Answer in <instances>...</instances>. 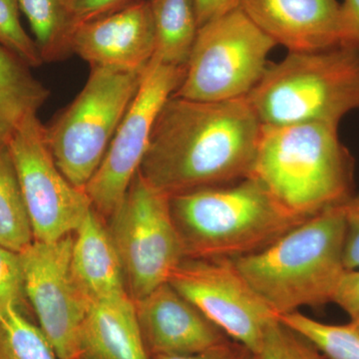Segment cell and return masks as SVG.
<instances>
[{
	"instance_id": "obj_9",
	"label": "cell",
	"mask_w": 359,
	"mask_h": 359,
	"mask_svg": "<svg viewBox=\"0 0 359 359\" xmlns=\"http://www.w3.org/2000/svg\"><path fill=\"white\" fill-rule=\"evenodd\" d=\"M186 66L163 65L152 59L144 72L100 166L84 192L105 218L121 204L147 152L151 134L161 110L185 77Z\"/></svg>"
},
{
	"instance_id": "obj_31",
	"label": "cell",
	"mask_w": 359,
	"mask_h": 359,
	"mask_svg": "<svg viewBox=\"0 0 359 359\" xmlns=\"http://www.w3.org/2000/svg\"><path fill=\"white\" fill-rule=\"evenodd\" d=\"M245 347L236 341L224 342L202 353L192 354H173V355H153L151 359H238Z\"/></svg>"
},
{
	"instance_id": "obj_24",
	"label": "cell",
	"mask_w": 359,
	"mask_h": 359,
	"mask_svg": "<svg viewBox=\"0 0 359 359\" xmlns=\"http://www.w3.org/2000/svg\"><path fill=\"white\" fill-rule=\"evenodd\" d=\"M18 0H0V46L29 66L43 63L34 39L21 25Z\"/></svg>"
},
{
	"instance_id": "obj_20",
	"label": "cell",
	"mask_w": 359,
	"mask_h": 359,
	"mask_svg": "<svg viewBox=\"0 0 359 359\" xmlns=\"http://www.w3.org/2000/svg\"><path fill=\"white\" fill-rule=\"evenodd\" d=\"M18 4L32 27L43 63L61 61L73 53L76 25L62 0H18Z\"/></svg>"
},
{
	"instance_id": "obj_15",
	"label": "cell",
	"mask_w": 359,
	"mask_h": 359,
	"mask_svg": "<svg viewBox=\"0 0 359 359\" xmlns=\"http://www.w3.org/2000/svg\"><path fill=\"white\" fill-rule=\"evenodd\" d=\"M240 7L289 52L325 50L341 43L337 0H242Z\"/></svg>"
},
{
	"instance_id": "obj_10",
	"label": "cell",
	"mask_w": 359,
	"mask_h": 359,
	"mask_svg": "<svg viewBox=\"0 0 359 359\" xmlns=\"http://www.w3.org/2000/svg\"><path fill=\"white\" fill-rule=\"evenodd\" d=\"M6 143L34 241L53 242L74 233L93 205L55 164L39 115L27 116Z\"/></svg>"
},
{
	"instance_id": "obj_29",
	"label": "cell",
	"mask_w": 359,
	"mask_h": 359,
	"mask_svg": "<svg viewBox=\"0 0 359 359\" xmlns=\"http://www.w3.org/2000/svg\"><path fill=\"white\" fill-rule=\"evenodd\" d=\"M341 43L359 53V0H344L340 4Z\"/></svg>"
},
{
	"instance_id": "obj_27",
	"label": "cell",
	"mask_w": 359,
	"mask_h": 359,
	"mask_svg": "<svg viewBox=\"0 0 359 359\" xmlns=\"http://www.w3.org/2000/svg\"><path fill=\"white\" fill-rule=\"evenodd\" d=\"M62 1L77 27L78 25L114 13L139 0H62Z\"/></svg>"
},
{
	"instance_id": "obj_23",
	"label": "cell",
	"mask_w": 359,
	"mask_h": 359,
	"mask_svg": "<svg viewBox=\"0 0 359 359\" xmlns=\"http://www.w3.org/2000/svg\"><path fill=\"white\" fill-rule=\"evenodd\" d=\"M0 359H59L39 327L20 311L0 321Z\"/></svg>"
},
{
	"instance_id": "obj_12",
	"label": "cell",
	"mask_w": 359,
	"mask_h": 359,
	"mask_svg": "<svg viewBox=\"0 0 359 359\" xmlns=\"http://www.w3.org/2000/svg\"><path fill=\"white\" fill-rule=\"evenodd\" d=\"M168 283L229 339L254 353H259L266 330L280 318L233 259L186 257Z\"/></svg>"
},
{
	"instance_id": "obj_18",
	"label": "cell",
	"mask_w": 359,
	"mask_h": 359,
	"mask_svg": "<svg viewBox=\"0 0 359 359\" xmlns=\"http://www.w3.org/2000/svg\"><path fill=\"white\" fill-rule=\"evenodd\" d=\"M49 90L26 65L0 46V139L8 140L27 116L37 114Z\"/></svg>"
},
{
	"instance_id": "obj_2",
	"label": "cell",
	"mask_w": 359,
	"mask_h": 359,
	"mask_svg": "<svg viewBox=\"0 0 359 359\" xmlns=\"http://www.w3.org/2000/svg\"><path fill=\"white\" fill-rule=\"evenodd\" d=\"M250 177L302 219L344 205L354 195L353 157L335 125H263Z\"/></svg>"
},
{
	"instance_id": "obj_7",
	"label": "cell",
	"mask_w": 359,
	"mask_h": 359,
	"mask_svg": "<svg viewBox=\"0 0 359 359\" xmlns=\"http://www.w3.org/2000/svg\"><path fill=\"white\" fill-rule=\"evenodd\" d=\"M276 45L241 7L199 27L174 96L191 100H233L247 97L263 78Z\"/></svg>"
},
{
	"instance_id": "obj_5",
	"label": "cell",
	"mask_w": 359,
	"mask_h": 359,
	"mask_svg": "<svg viewBox=\"0 0 359 359\" xmlns=\"http://www.w3.org/2000/svg\"><path fill=\"white\" fill-rule=\"evenodd\" d=\"M266 126L323 123L339 126L359 110V53L348 47L289 52L269 65L248 95Z\"/></svg>"
},
{
	"instance_id": "obj_8",
	"label": "cell",
	"mask_w": 359,
	"mask_h": 359,
	"mask_svg": "<svg viewBox=\"0 0 359 359\" xmlns=\"http://www.w3.org/2000/svg\"><path fill=\"white\" fill-rule=\"evenodd\" d=\"M109 219L130 297L139 301L169 282L186 259L170 197L138 172Z\"/></svg>"
},
{
	"instance_id": "obj_30",
	"label": "cell",
	"mask_w": 359,
	"mask_h": 359,
	"mask_svg": "<svg viewBox=\"0 0 359 359\" xmlns=\"http://www.w3.org/2000/svg\"><path fill=\"white\" fill-rule=\"evenodd\" d=\"M334 304L348 316L359 311V269L346 271L335 294Z\"/></svg>"
},
{
	"instance_id": "obj_1",
	"label": "cell",
	"mask_w": 359,
	"mask_h": 359,
	"mask_svg": "<svg viewBox=\"0 0 359 359\" xmlns=\"http://www.w3.org/2000/svg\"><path fill=\"white\" fill-rule=\"evenodd\" d=\"M263 124L249 98L208 102L172 96L139 173L169 197L250 177Z\"/></svg>"
},
{
	"instance_id": "obj_32",
	"label": "cell",
	"mask_w": 359,
	"mask_h": 359,
	"mask_svg": "<svg viewBox=\"0 0 359 359\" xmlns=\"http://www.w3.org/2000/svg\"><path fill=\"white\" fill-rule=\"evenodd\" d=\"M199 25L240 7L242 0H194Z\"/></svg>"
},
{
	"instance_id": "obj_21",
	"label": "cell",
	"mask_w": 359,
	"mask_h": 359,
	"mask_svg": "<svg viewBox=\"0 0 359 359\" xmlns=\"http://www.w3.org/2000/svg\"><path fill=\"white\" fill-rule=\"evenodd\" d=\"M34 242L11 151L0 139V247L22 252Z\"/></svg>"
},
{
	"instance_id": "obj_13",
	"label": "cell",
	"mask_w": 359,
	"mask_h": 359,
	"mask_svg": "<svg viewBox=\"0 0 359 359\" xmlns=\"http://www.w3.org/2000/svg\"><path fill=\"white\" fill-rule=\"evenodd\" d=\"M155 50L149 0H139L109 15L78 25L73 34V53L91 67L143 72Z\"/></svg>"
},
{
	"instance_id": "obj_34",
	"label": "cell",
	"mask_w": 359,
	"mask_h": 359,
	"mask_svg": "<svg viewBox=\"0 0 359 359\" xmlns=\"http://www.w3.org/2000/svg\"><path fill=\"white\" fill-rule=\"evenodd\" d=\"M349 320H349V323L359 332V311L354 313L353 316H349Z\"/></svg>"
},
{
	"instance_id": "obj_6",
	"label": "cell",
	"mask_w": 359,
	"mask_h": 359,
	"mask_svg": "<svg viewBox=\"0 0 359 359\" xmlns=\"http://www.w3.org/2000/svg\"><path fill=\"white\" fill-rule=\"evenodd\" d=\"M144 72L91 67L76 98L49 126H44L55 164L80 190L84 191L100 166Z\"/></svg>"
},
{
	"instance_id": "obj_11",
	"label": "cell",
	"mask_w": 359,
	"mask_h": 359,
	"mask_svg": "<svg viewBox=\"0 0 359 359\" xmlns=\"http://www.w3.org/2000/svg\"><path fill=\"white\" fill-rule=\"evenodd\" d=\"M73 238L34 241L20 252L26 297L59 359H84L82 332L92 306L73 273Z\"/></svg>"
},
{
	"instance_id": "obj_33",
	"label": "cell",
	"mask_w": 359,
	"mask_h": 359,
	"mask_svg": "<svg viewBox=\"0 0 359 359\" xmlns=\"http://www.w3.org/2000/svg\"><path fill=\"white\" fill-rule=\"evenodd\" d=\"M238 359H262L259 358V354L252 353L249 349L245 348L243 353L241 354L240 358Z\"/></svg>"
},
{
	"instance_id": "obj_19",
	"label": "cell",
	"mask_w": 359,
	"mask_h": 359,
	"mask_svg": "<svg viewBox=\"0 0 359 359\" xmlns=\"http://www.w3.org/2000/svg\"><path fill=\"white\" fill-rule=\"evenodd\" d=\"M154 22L153 59L163 65L187 66L199 30L194 0H149Z\"/></svg>"
},
{
	"instance_id": "obj_22",
	"label": "cell",
	"mask_w": 359,
	"mask_h": 359,
	"mask_svg": "<svg viewBox=\"0 0 359 359\" xmlns=\"http://www.w3.org/2000/svg\"><path fill=\"white\" fill-rule=\"evenodd\" d=\"M280 320L313 342L327 359H359V332L349 323L330 325L301 311L285 314Z\"/></svg>"
},
{
	"instance_id": "obj_4",
	"label": "cell",
	"mask_w": 359,
	"mask_h": 359,
	"mask_svg": "<svg viewBox=\"0 0 359 359\" xmlns=\"http://www.w3.org/2000/svg\"><path fill=\"white\" fill-rule=\"evenodd\" d=\"M172 216L190 259H231L264 250L302 222L256 179L170 197Z\"/></svg>"
},
{
	"instance_id": "obj_28",
	"label": "cell",
	"mask_w": 359,
	"mask_h": 359,
	"mask_svg": "<svg viewBox=\"0 0 359 359\" xmlns=\"http://www.w3.org/2000/svg\"><path fill=\"white\" fill-rule=\"evenodd\" d=\"M346 221L344 264L347 271L359 269V193L342 205Z\"/></svg>"
},
{
	"instance_id": "obj_3",
	"label": "cell",
	"mask_w": 359,
	"mask_h": 359,
	"mask_svg": "<svg viewBox=\"0 0 359 359\" xmlns=\"http://www.w3.org/2000/svg\"><path fill=\"white\" fill-rule=\"evenodd\" d=\"M342 205L306 219L264 250L233 259L276 316L334 304L347 271Z\"/></svg>"
},
{
	"instance_id": "obj_26",
	"label": "cell",
	"mask_w": 359,
	"mask_h": 359,
	"mask_svg": "<svg viewBox=\"0 0 359 359\" xmlns=\"http://www.w3.org/2000/svg\"><path fill=\"white\" fill-rule=\"evenodd\" d=\"M26 297L20 252L0 247V321L20 311Z\"/></svg>"
},
{
	"instance_id": "obj_25",
	"label": "cell",
	"mask_w": 359,
	"mask_h": 359,
	"mask_svg": "<svg viewBox=\"0 0 359 359\" xmlns=\"http://www.w3.org/2000/svg\"><path fill=\"white\" fill-rule=\"evenodd\" d=\"M257 354L262 359H327L313 342L280 318L266 330Z\"/></svg>"
},
{
	"instance_id": "obj_16",
	"label": "cell",
	"mask_w": 359,
	"mask_h": 359,
	"mask_svg": "<svg viewBox=\"0 0 359 359\" xmlns=\"http://www.w3.org/2000/svg\"><path fill=\"white\" fill-rule=\"evenodd\" d=\"M71 266L92 304L129 294L108 226L94 208L74 233Z\"/></svg>"
},
{
	"instance_id": "obj_14",
	"label": "cell",
	"mask_w": 359,
	"mask_h": 359,
	"mask_svg": "<svg viewBox=\"0 0 359 359\" xmlns=\"http://www.w3.org/2000/svg\"><path fill=\"white\" fill-rule=\"evenodd\" d=\"M150 356L202 353L230 340L169 283L135 302Z\"/></svg>"
},
{
	"instance_id": "obj_17",
	"label": "cell",
	"mask_w": 359,
	"mask_h": 359,
	"mask_svg": "<svg viewBox=\"0 0 359 359\" xmlns=\"http://www.w3.org/2000/svg\"><path fill=\"white\" fill-rule=\"evenodd\" d=\"M82 346L84 359H151L129 294L92 304Z\"/></svg>"
}]
</instances>
